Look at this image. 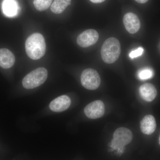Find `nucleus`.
Instances as JSON below:
<instances>
[{
  "instance_id": "obj_17",
  "label": "nucleus",
  "mask_w": 160,
  "mask_h": 160,
  "mask_svg": "<svg viewBox=\"0 0 160 160\" xmlns=\"http://www.w3.org/2000/svg\"><path fill=\"white\" fill-rule=\"evenodd\" d=\"M143 51H144V49L142 47H139L137 49L131 52L129 54V57L132 59L137 58L142 54Z\"/></svg>"
},
{
  "instance_id": "obj_7",
  "label": "nucleus",
  "mask_w": 160,
  "mask_h": 160,
  "mask_svg": "<svg viewBox=\"0 0 160 160\" xmlns=\"http://www.w3.org/2000/svg\"><path fill=\"white\" fill-rule=\"evenodd\" d=\"M99 39L98 32L94 29H87L78 36L77 43L79 46L83 48H86L94 45Z\"/></svg>"
},
{
  "instance_id": "obj_12",
  "label": "nucleus",
  "mask_w": 160,
  "mask_h": 160,
  "mask_svg": "<svg viewBox=\"0 0 160 160\" xmlns=\"http://www.w3.org/2000/svg\"><path fill=\"white\" fill-rule=\"evenodd\" d=\"M15 62L14 54L7 49H0V66L4 69H9Z\"/></svg>"
},
{
  "instance_id": "obj_18",
  "label": "nucleus",
  "mask_w": 160,
  "mask_h": 160,
  "mask_svg": "<svg viewBox=\"0 0 160 160\" xmlns=\"http://www.w3.org/2000/svg\"><path fill=\"white\" fill-rule=\"evenodd\" d=\"M91 2H92V3H100L102 2H104L105 0H90Z\"/></svg>"
},
{
  "instance_id": "obj_19",
  "label": "nucleus",
  "mask_w": 160,
  "mask_h": 160,
  "mask_svg": "<svg viewBox=\"0 0 160 160\" xmlns=\"http://www.w3.org/2000/svg\"><path fill=\"white\" fill-rule=\"evenodd\" d=\"M135 1H136L138 3L144 4V3L147 2L149 0H135Z\"/></svg>"
},
{
  "instance_id": "obj_13",
  "label": "nucleus",
  "mask_w": 160,
  "mask_h": 160,
  "mask_svg": "<svg viewBox=\"0 0 160 160\" xmlns=\"http://www.w3.org/2000/svg\"><path fill=\"white\" fill-rule=\"evenodd\" d=\"M3 13L6 16L13 17L17 14L18 6L15 0H4L2 3Z\"/></svg>"
},
{
  "instance_id": "obj_2",
  "label": "nucleus",
  "mask_w": 160,
  "mask_h": 160,
  "mask_svg": "<svg viewBox=\"0 0 160 160\" xmlns=\"http://www.w3.org/2000/svg\"><path fill=\"white\" fill-rule=\"evenodd\" d=\"M121 45L117 39L109 38L104 42L101 49L102 59L107 64L115 62L121 54Z\"/></svg>"
},
{
  "instance_id": "obj_1",
  "label": "nucleus",
  "mask_w": 160,
  "mask_h": 160,
  "mask_svg": "<svg viewBox=\"0 0 160 160\" xmlns=\"http://www.w3.org/2000/svg\"><path fill=\"white\" fill-rule=\"evenodd\" d=\"M27 55L31 59H39L44 56L46 52V44L42 35L34 33L26 40L25 44Z\"/></svg>"
},
{
  "instance_id": "obj_14",
  "label": "nucleus",
  "mask_w": 160,
  "mask_h": 160,
  "mask_svg": "<svg viewBox=\"0 0 160 160\" xmlns=\"http://www.w3.org/2000/svg\"><path fill=\"white\" fill-rule=\"evenodd\" d=\"M71 0H54L52 4L51 10L55 14H60L71 4Z\"/></svg>"
},
{
  "instance_id": "obj_3",
  "label": "nucleus",
  "mask_w": 160,
  "mask_h": 160,
  "mask_svg": "<svg viewBox=\"0 0 160 160\" xmlns=\"http://www.w3.org/2000/svg\"><path fill=\"white\" fill-rule=\"evenodd\" d=\"M47 77V69L43 67L38 68L26 75L23 78V87L26 89H34L45 82Z\"/></svg>"
},
{
  "instance_id": "obj_9",
  "label": "nucleus",
  "mask_w": 160,
  "mask_h": 160,
  "mask_svg": "<svg viewBox=\"0 0 160 160\" xmlns=\"http://www.w3.org/2000/svg\"><path fill=\"white\" fill-rule=\"evenodd\" d=\"M70 98L66 95H62L52 101L49 108L55 112H61L68 109L71 105Z\"/></svg>"
},
{
  "instance_id": "obj_6",
  "label": "nucleus",
  "mask_w": 160,
  "mask_h": 160,
  "mask_svg": "<svg viewBox=\"0 0 160 160\" xmlns=\"http://www.w3.org/2000/svg\"><path fill=\"white\" fill-rule=\"evenodd\" d=\"M105 109L104 103L100 100H97L87 105L84 109V112L87 117L94 119L102 117Z\"/></svg>"
},
{
  "instance_id": "obj_15",
  "label": "nucleus",
  "mask_w": 160,
  "mask_h": 160,
  "mask_svg": "<svg viewBox=\"0 0 160 160\" xmlns=\"http://www.w3.org/2000/svg\"><path fill=\"white\" fill-rule=\"evenodd\" d=\"M52 2V0H34L33 4L38 11H43L51 6Z\"/></svg>"
},
{
  "instance_id": "obj_10",
  "label": "nucleus",
  "mask_w": 160,
  "mask_h": 160,
  "mask_svg": "<svg viewBox=\"0 0 160 160\" xmlns=\"http://www.w3.org/2000/svg\"><path fill=\"white\" fill-rule=\"evenodd\" d=\"M139 92L142 98L148 102L153 101L157 95L156 88L150 83H145L140 86Z\"/></svg>"
},
{
  "instance_id": "obj_4",
  "label": "nucleus",
  "mask_w": 160,
  "mask_h": 160,
  "mask_svg": "<svg viewBox=\"0 0 160 160\" xmlns=\"http://www.w3.org/2000/svg\"><path fill=\"white\" fill-rule=\"evenodd\" d=\"M81 83L84 88L89 90H95L98 88L101 84V78L96 70L87 69L82 72Z\"/></svg>"
},
{
  "instance_id": "obj_8",
  "label": "nucleus",
  "mask_w": 160,
  "mask_h": 160,
  "mask_svg": "<svg viewBox=\"0 0 160 160\" xmlns=\"http://www.w3.org/2000/svg\"><path fill=\"white\" fill-rule=\"evenodd\" d=\"M123 21L125 28L129 33L134 34L139 30L141 27L140 20L134 13H126L123 18Z\"/></svg>"
},
{
  "instance_id": "obj_20",
  "label": "nucleus",
  "mask_w": 160,
  "mask_h": 160,
  "mask_svg": "<svg viewBox=\"0 0 160 160\" xmlns=\"http://www.w3.org/2000/svg\"><path fill=\"white\" fill-rule=\"evenodd\" d=\"M159 144L160 145V136L159 139Z\"/></svg>"
},
{
  "instance_id": "obj_11",
  "label": "nucleus",
  "mask_w": 160,
  "mask_h": 160,
  "mask_svg": "<svg viewBox=\"0 0 160 160\" xmlns=\"http://www.w3.org/2000/svg\"><path fill=\"white\" fill-rule=\"evenodd\" d=\"M157 124L154 117L148 115L143 118L140 122V128L144 134L150 135L155 130Z\"/></svg>"
},
{
  "instance_id": "obj_5",
  "label": "nucleus",
  "mask_w": 160,
  "mask_h": 160,
  "mask_svg": "<svg viewBox=\"0 0 160 160\" xmlns=\"http://www.w3.org/2000/svg\"><path fill=\"white\" fill-rule=\"evenodd\" d=\"M113 139L112 142V147L114 149H122L124 146L131 142L132 134L131 130L126 128H118L113 133Z\"/></svg>"
},
{
  "instance_id": "obj_16",
  "label": "nucleus",
  "mask_w": 160,
  "mask_h": 160,
  "mask_svg": "<svg viewBox=\"0 0 160 160\" xmlns=\"http://www.w3.org/2000/svg\"><path fill=\"white\" fill-rule=\"evenodd\" d=\"M138 76L142 80H145L151 78L153 76V72L150 68H146L141 69L138 72Z\"/></svg>"
}]
</instances>
